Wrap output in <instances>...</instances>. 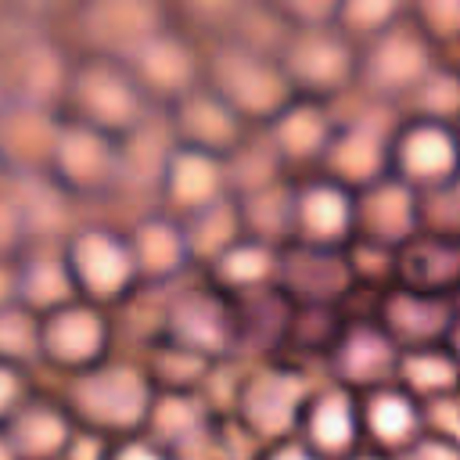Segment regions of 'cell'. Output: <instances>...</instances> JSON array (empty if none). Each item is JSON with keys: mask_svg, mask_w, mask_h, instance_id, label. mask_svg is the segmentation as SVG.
<instances>
[{"mask_svg": "<svg viewBox=\"0 0 460 460\" xmlns=\"http://www.w3.org/2000/svg\"><path fill=\"white\" fill-rule=\"evenodd\" d=\"M291 223L302 230V237L327 244L341 237L352 223V201L334 183H313L291 201Z\"/></svg>", "mask_w": 460, "mask_h": 460, "instance_id": "cell-15", "label": "cell"}, {"mask_svg": "<svg viewBox=\"0 0 460 460\" xmlns=\"http://www.w3.org/2000/svg\"><path fill=\"white\" fill-rule=\"evenodd\" d=\"M0 460H18L14 449H11V442H7V435H0Z\"/></svg>", "mask_w": 460, "mask_h": 460, "instance_id": "cell-33", "label": "cell"}, {"mask_svg": "<svg viewBox=\"0 0 460 460\" xmlns=\"http://www.w3.org/2000/svg\"><path fill=\"white\" fill-rule=\"evenodd\" d=\"M32 356H40V316L22 302L0 305V363L22 367Z\"/></svg>", "mask_w": 460, "mask_h": 460, "instance_id": "cell-23", "label": "cell"}, {"mask_svg": "<svg viewBox=\"0 0 460 460\" xmlns=\"http://www.w3.org/2000/svg\"><path fill=\"white\" fill-rule=\"evenodd\" d=\"M399 165L410 176L435 180V176H442V172L453 169V144L435 126H420V129H413V133L402 137V144H399Z\"/></svg>", "mask_w": 460, "mask_h": 460, "instance_id": "cell-21", "label": "cell"}, {"mask_svg": "<svg viewBox=\"0 0 460 460\" xmlns=\"http://www.w3.org/2000/svg\"><path fill=\"white\" fill-rule=\"evenodd\" d=\"M424 14L442 32L460 29V0H424Z\"/></svg>", "mask_w": 460, "mask_h": 460, "instance_id": "cell-30", "label": "cell"}, {"mask_svg": "<svg viewBox=\"0 0 460 460\" xmlns=\"http://www.w3.org/2000/svg\"><path fill=\"white\" fill-rule=\"evenodd\" d=\"M424 72V50L413 36L406 32H392L377 43L374 58H370V75L381 86H406Z\"/></svg>", "mask_w": 460, "mask_h": 460, "instance_id": "cell-20", "label": "cell"}, {"mask_svg": "<svg viewBox=\"0 0 460 460\" xmlns=\"http://www.w3.org/2000/svg\"><path fill=\"white\" fill-rule=\"evenodd\" d=\"M331 162H334V169H338L341 176H349V180L370 176V172L377 169V162H381V144H377L374 133L352 129V133H345L341 140L331 144Z\"/></svg>", "mask_w": 460, "mask_h": 460, "instance_id": "cell-25", "label": "cell"}, {"mask_svg": "<svg viewBox=\"0 0 460 460\" xmlns=\"http://www.w3.org/2000/svg\"><path fill=\"white\" fill-rule=\"evenodd\" d=\"M187 4L198 18H226L237 7V0H187Z\"/></svg>", "mask_w": 460, "mask_h": 460, "instance_id": "cell-32", "label": "cell"}, {"mask_svg": "<svg viewBox=\"0 0 460 460\" xmlns=\"http://www.w3.org/2000/svg\"><path fill=\"white\" fill-rule=\"evenodd\" d=\"M133 266L140 280H165L172 273H180V266L187 262V237L183 226L169 216H151L140 219L133 226V234H126Z\"/></svg>", "mask_w": 460, "mask_h": 460, "instance_id": "cell-12", "label": "cell"}, {"mask_svg": "<svg viewBox=\"0 0 460 460\" xmlns=\"http://www.w3.org/2000/svg\"><path fill=\"white\" fill-rule=\"evenodd\" d=\"M108 334L111 331L101 305L86 298H72L40 316V356L79 374L104 359Z\"/></svg>", "mask_w": 460, "mask_h": 460, "instance_id": "cell-3", "label": "cell"}, {"mask_svg": "<svg viewBox=\"0 0 460 460\" xmlns=\"http://www.w3.org/2000/svg\"><path fill=\"white\" fill-rule=\"evenodd\" d=\"M212 266H216V277H219L226 288L252 291V288H259V284L273 273V252H270L266 241L241 237V241H234Z\"/></svg>", "mask_w": 460, "mask_h": 460, "instance_id": "cell-19", "label": "cell"}, {"mask_svg": "<svg viewBox=\"0 0 460 460\" xmlns=\"http://www.w3.org/2000/svg\"><path fill=\"white\" fill-rule=\"evenodd\" d=\"M399 11V0H341V14L352 29H381L388 25V18Z\"/></svg>", "mask_w": 460, "mask_h": 460, "instance_id": "cell-27", "label": "cell"}, {"mask_svg": "<svg viewBox=\"0 0 460 460\" xmlns=\"http://www.w3.org/2000/svg\"><path fill=\"white\" fill-rule=\"evenodd\" d=\"M345 72H349V50L327 32H305L288 50V72L284 75H291L305 86L327 90V86L341 83Z\"/></svg>", "mask_w": 460, "mask_h": 460, "instance_id": "cell-16", "label": "cell"}, {"mask_svg": "<svg viewBox=\"0 0 460 460\" xmlns=\"http://www.w3.org/2000/svg\"><path fill=\"white\" fill-rule=\"evenodd\" d=\"M72 97H75L83 126H93L108 137L129 133L144 119V97H140L133 75H122L111 65L83 68L72 83Z\"/></svg>", "mask_w": 460, "mask_h": 460, "instance_id": "cell-4", "label": "cell"}, {"mask_svg": "<svg viewBox=\"0 0 460 460\" xmlns=\"http://www.w3.org/2000/svg\"><path fill=\"white\" fill-rule=\"evenodd\" d=\"M367 428L381 442H402L413 428V410L399 395H374L367 406Z\"/></svg>", "mask_w": 460, "mask_h": 460, "instance_id": "cell-26", "label": "cell"}, {"mask_svg": "<svg viewBox=\"0 0 460 460\" xmlns=\"http://www.w3.org/2000/svg\"><path fill=\"white\" fill-rule=\"evenodd\" d=\"M162 198L172 212H180L183 219L230 198L226 187V162L219 155H208V151H198V147H172L169 158H165V169H162Z\"/></svg>", "mask_w": 460, "mask_h": 460, "instance_id": "cell-8", "label": "cell"}, {"mask_svg": "<svg viewBox=\"0 0 460 460\" xmlns=\"http://www.w3.org/2000/svg\"><path fill=\"white\" fill-rule=\"evenodd\" d=\"M216 93L237 115H273L284 111L288 75L248 50H230L216 61Z\"/></svg>", "mask_w": 460, "mask_h": 460, "instance_id": "cell-9", "label": "cell"}, {"mask_svg": "<svg viewBox=\"0 0 460 460\" xmlns=\"http://www.w3.org/2000/svg\"><path fill=\"white\" fill-rule=\"evenodd\" d=\"M237 111L219 93H183L176 111V133L183 147L223 155L237 147Z\"/></svg>", "mask_w": 460, "mask_h": 460, "instance_id": "cell-11", "label": "cell"}, {"mask_svg": "<svg viewBox=\"0 0 460 460\" xmlns=\"http://www.w3.org/2000/svg\"><path fill=\"white\" fill-rule=\"evenodd\" d=\"M65 262L75 284V295L93 302V305H108L119 302L133 291L137 266L129 255L126 237L104 230V226H83L65 241Z\"/></svg>", "mask_w": 460, "mask_h": 460, "instance_id": "cell-2", "label": "cell"}, {"mask_svg": "<svg viewBox=\"0 0 460 460\" xmlns=\"http://www.w3.org/2000/svg\"><path fill=\"white\" fill-rule=\"evenodd\" d=\"M305 438L316 453L338 456L356 438V413L345 395H320L305 406Z\"/></svg>", "mask_w": 460, "mask_h": 460, "instance_id": "cell-18", "label": "cell"}, {"mask_svg": "<svg viewBox=\"0 0 460 460\" xmlns=\"http://www.w3.org/2000/svg\"><path fill=\"white\" fill-rule=\"evenodd\" d=\"M298 18H305V22H320V18H327L334 7H341V0H284Z\"/></svg>", "mask_w": 460, "mask_h": 460, "instance_id": "cell-31", "label": "cell"}, {"mask_svg": "<svg viewBox=\"0 0 460 460\" xmlns=\"http://www.w3.org/2000/svg\"><path fill=\"white\" fill-rule=\"evenodd\" d=\"M133 83L137 90H151L162 97H183L190 93V79H194V58L180 40H169L165 32H158L155 40H147L133 58Z\"/></svg>", "mask_w": 460, "mask_h": 460, "instance_id": "cell-13", "label": "cell"}, {"mask_svg": "<svg viewBox=\"0 0 460 460\" xmlns=\"http://www.w3.org/2000/svg\"><path fill=\"white\" fill-rule=\"evenodd\" d=\"M25 402V381L18 367L0 363V424H7Z\"/></svg>", "mask_w": 460, "mask_h": 460, "instance_id": "cell-28", "label": "cell"}, {"mask_svg": "<svg viewBox=\"0 0 460 460\" xmlns=\"http://www.w3.org/2000/svg\"><path fill=\"white\" fill-rule=\"evenodd\" d=\"M284 399L288 402H302V395H298V388H295L291 377H277V374L273 377H259L252 385L248 399H244L252 424H259V428H280L291 417V410H295V406H284Z\"/></svg>", "mask_w": 460, "mask_h": 460, "instance_id": "cell-24", "label": "cell"}, {"mask_svg": "<svg viewBox=\"0 0 460 460\" xmlns=\"http://www.w3.org/2000/svg\"><path fill=\"white\" fill-rule=\"evenodd\" d=\"M61 137V122L43 104H4L0 108V169L22 176L50 172V158Z\"/></svg>", "mask_w": 460, "mask_h": 460, "instance_id": "cell-6", "label": "cell"}, {"mask_svg": "<svg viewBox=\"0 0 460 460\" xmlns=\"http://www.w3.org/2000/svg\"><path fill=\"white\" fill-rule=\"evenodd\" d=\"M7 442L14 449L18 460H58V453L65 449V442L72 438V420L54 410V406H40V402H22V410L4 424Z\"/></svg>", "mask_w": 460, "mask_h": 460, "instance_id": "cell-14", "label": "cell"}, {"mask_svg": "<svg viewBox=\"0 0 460 460\" xmlns=\"http://www.w3.org/2000/svg\"><path fill=\"white\" fill-rule=\"evenodd\" d=\"M180 226H183V237H187V252L190 255H201L205 262H216L234 241L244 237L237 198H223V201H216V205L187 216Z\"/></svg>", "mask_w": 460, "mask_h": 460, "instance_id": "cell-17", "label": "cell"}, {"mask_svg": "<svg viewBox=\"0 0 460 460\" xmlns=\"http://www.w3.org/2000/svg\"><path fill=\"white\" fill-rule=\"evenodd\" d=\"M108 460H165V456H162L151 442L126 435V438H119L115 446H108Z\"/></svg>", "mask_w": 460, "mask_h": 460, "instance_id": "cell-29", "label": "cell"}, {"mask_svg": "<svg viewBox=\"0 0 460 460\" xmlns=\"http://www.w3.org/2000/svg\"><path fill=\"white\" fill-rule=\"evenodd\" d=\"M277 460H313V456H309V453H298V449H295V453H284V456H277Z\"/></svg>", "mask_w": 460, "mask_h": 460, "instance_id": "cell-34", "label": "cell"}, {"mask_svg": "<svg viewBox=\"0 0 460 460\" xmlns=\"http://www.w3.org/2000/svg\"><path fill=\"white\" fill-rule=\"evenodd\" d=\"M273 144L288 158H309L327 144V122L313 108H284L273 129Z\"/></svg>", "mask_w": 460, "mask_h": 460, "instance_id": "cell-22", "label": "cell"}, {"mask_svg": "<svg viewBox=\"0 0 460 460\" xmlns=\"http://www.w3.org/2000/svg\"><path fill=\"white\" fill-rule=\"evenodd\" d=\"M158 32L162 18L155 0H90L83 11V36L97 50L122 61H129Z\"/></svg>", "mask_w": 460, "mask_h": 460, "instance_id": "cell-7", "label": "cell"}, {"mask_svg": "<svg viewBox=\"0 0 460 460\" xmlns=\"http://www.w3.org/2000/svg\"><path fill=\"white\" fill-rule=\"evenodd\" d=\"M75 413L86 424V431L97 435H133L137 428H144V420L151 417V388L147 377L133 367H111V363H97L90 370H79L75 392H72Z\"/></svg>", "mask_w": 460, "mask_h": 460, "instance_id": "cell-1", "label": "cell"}, {"mask_svg": "<svg viewBox=\"0 0 460 460\" xmlns=\"http://www.w3.org/2000/svg\"><path fill=\"white\" fill-rule=\"evenodd\" d=\"M79 298L68 262H65V244H43L36 252L18 255V302L29 305L36 316Z\"/></svg>", "mask_w": 460, "mask_h": 460, "instance_id": "cell-10", "label": "cell"}, {"mask_svg": "<svg viewBox=\"0 0 460 460\" xmlns=\"http://www.w3.org/2000/svg\"><path fill=\"white\" fill-rule=\"evenodd\" d=\"M50 176L79 194H93L108 187L119 176V147L108 133L93 126H61L54 158H50Z\"/></svg>", "mask_w": 460, "mask_h": 460, "instance_id": "cell-5", "label": "cell"}]
</instances>
